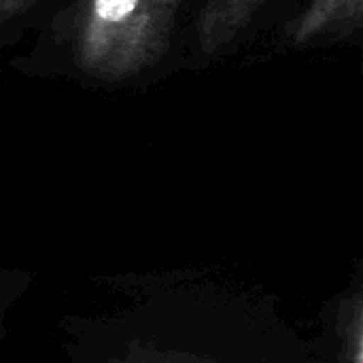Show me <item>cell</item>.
<instances>
[{"mask_svg":"<svg viewBox=\"0 0 363 363\" xmlns=\"http://www.w3.org/2000/svg\"><path fill=\"white\" fill-rule=\"evenodd\" d=\"M181 0H85L72 53L102 81H123L153 66L168 49Z\"/></svg>","mask_w":363,"mask_h":363,"instance_id":"1","label":"cell"},{"mask_svg":"<svg viewBox=\"0 0 363 363\" xmlns=\"http://www.w3.org/2000/svg\"><path fill=\"white\" fill-rule=\"evenodd\" d=\"M272 0H206L198 17V47L217 55L230 47Z\"/></svg>","mask_w":363,"mask_h":363,"instance_id":"2","label":"cell"},{"mask_svg":"<svg viewBox=\"0 0 363 363\" xmlns=\"http://www.w3.org/2000/svg\"><path fill=\"white\" fill-rule=\"evenodd\" d=\"M363 0H311L287 28L291 45H308L321 36H347L362 28Z\"/></svg>","mask_w":363,"mask_h":363,"instance_id":"3","label":"cell"},{"mask_svg":"<svg viewBox=\"0 0 363 363\" xmlns=\"http://www.w3.org/2000/svg\"><path fill=\"white\" fill-rule=\"evenodd\" d=\"M347 336H351V340L347 338V347L351 349V363H362V302L359 298L355 300L353 321H351Z\"/></svg>","mask_w":363,"mask_h":363,"instance_id":"4","label":"cell"},{"mask_svg":"<svg viewBox=\"0 0 363 363\" xmlns=\"http://www.w3.org/2000/svg\"><path fill=\"white\" fill-rule=\"evenodd\" d=\"M36 0H0V21L2 19H11L19 13H23L26 9H30Z\"/></svg>","mask_w":363,"mask_h":363,"instance_id":"5","label":"cell"}]
</instances>
